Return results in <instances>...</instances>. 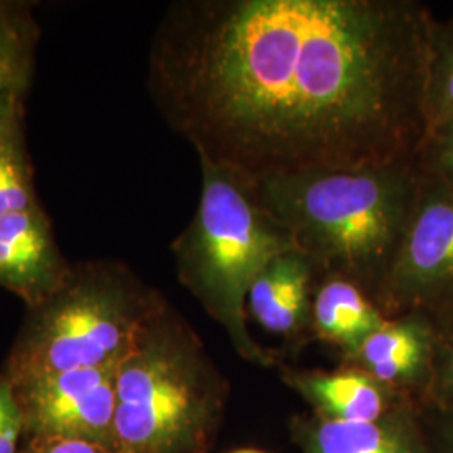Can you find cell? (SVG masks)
<instances>
[{
  "instance_id": "obj_19",
  "label": "cell",
  "mask_w": 453,
  "mask_h": 453,
  "mask_svg": "<svg viewBox=\"0 0 453 453\" xmlns=\"http://www.w3.org/2000/svg\"><path fill=\"white\" fill-rule=\"evenodd\" d=\"M24 425L16 389L7 376L0 378V453H16Z\"/></svg>"
},
{
  "instance_id": "obj_21",
  "label": "cell",
  "mask_w": 453,
  "mask_h": 453,
  "mask_svg": "<svg viewBox=\"0 0 453 453\" xmlns=\"http://www.w3.org/2000/svg\"><path fill=\"white\" fill-rule=\"evenodd\" d=\"M29 453H118L93 441L67 438H41Z\"/></svg>"
},
{
  "instance_id": "obj_15",
  "label": "cell",
  "mask_w": 453,
  "mask_h": 453,
  "mask_svg": "<svg viewBox=\"0 0 453 453\" xmlns=\"http://www.w3.org/2000/svg\"><path fill=\"white\" fill-rule=\"evenodd\" d=\"M425 103L428 130L453 119V16L447 20H432Z\"/></svg>"
},
{
  "instance_id": "obj_13",
  "label": "cell",
  "mask_w": 453,
  "mask_h": 453,
  "mask_svg": "<svg viewBox=\"0 0 453 453\" xmlns=\"http://www.w3.org/2000/svg\"><path fill=\"white\" fill-rule=\"evenodd\" d=\"M388 316L353 280L324 274L312 299L311 334L340 351L341 363L355 357Z\"/></svg>"
},
{
  "instance_id": "obj_18",
  "label": "cell",
  "mask_w": 453,
  "mask_h": 453,
  "mask_svg": "<svg viewBox=\"0 0 453 453\" xmlns=\"http://www.w3.org/2000/svg\"><path fill=\"white\" fill-rule=\"evenodd\" d=\"M415 162L423 175L453 188V119L426 131Z\"/></svg>"
},
{
  "instance_id": "obj_3",
  "label": "cell",
  "mask_w": 453,
  "mask_h": 453,
  "mask_svg": "<svg viewBox=\"0 0 453 453\" xmlns=\"http://www.w3.org/2000/svg\"><path fill=\"white\" fill-rule=\"evenodd\" d=\"M198 160V205L172 243L180 282L224 326L243 359L275 366L274 355L249 331L247 297L260 271L296 245L286 226L262 207L250 180L207 158Z\"/></svg>"
},
{
  "instance_id": "obj_16",
  "label": "cell",
  "mask_w": 453,
  "mask_h": 453,
  "mask_svg": "<svg viewBox=\"0 0 453 453\" xmlns=\"http://www.w3.org/2000/svg\"><path fill=\"white\" fill-rule=\"evenodd\" d=\"M24 136V118L0 136V217L39 203Z\"/></svg>"
},
{
  "instance_id": "obj_9",
  "label": "cell",
  "mask_w": 453,
  "mask_h": 453,
  "mask_svg": "<svg viewBox=\"0 0 453 453\" xmlns=\"http://www.w3.org/2000/svg\"><path fill=\"white\" fill-rule=\"evenodd\" d=\"M69 271L41 203L0 217V288L34 308L65 282Z\"/></svg>"
},
{
  "instance_id": "obj_6",
  "label": "cell",
  "mask_w": 453,
  "mask_h": 453,
  "mask_svg": "<svg viewBox=\"0 0 453 453\" xmlns=\"http://www.w3.org/2000/svg\"><path fill=\"white\" fill-rule=\"evenodd\" d=\"M376 304L388 318L453 309V188L421 172L403 242Z\"/></svg>"
},
{
  "instance_id": "obj_20",
  "label": "cell",
  "mask_w": 453,
  "mask_h": 453,
  "mask_svg": "<svg viewBox=\"0 0 453 453\" xmlns=\"http://www.w3.org/2000/svg\"><path fill=\"white\" fill-rule=\"evenodd\" d=\"M421 420L435 453H453V415L421 406Z\"/></svg>"
},
{
  "instance_id": "obj_5",
  "label": "cell",
  "mask_w": 453,
  "mask_h": 453,
  "mask_svg": "<svg viewBox=\"0 0 453 453\" xmlns=\"http://www.w3.org/2000/svg\"><path fill=\"white\" fill-rule=\"evenodd\" d=\"M163 303L123 262L74 264L65 282L31 308L7 378L119 366Z\"/></svg>"
},
{
  "instance_id": "obj_12",
  "label": "cell",
  "mask_w": 453,
  "mask_h": 453,
  "mask_svg": "<svg viewBox=\"0 0 453 453\" xmlns=\"http://www.w3.org/2000/svg\"><path fill=\"white\" fill-rule=\"evenodd\" d=\"M280 376L312 408V415L324 420H378L396 406L411 402L368 372L348 365H341L334 372L282 368Z\"/></svg>"
},
{
  "instance_id": "obj_8",
  "label": "cell",
  "mask_w": 453,
  "mask_h": 453,
  "mask_svg": "<svg viewBox=\"0 0 453 453\" xmlns=\"http://www.w3.org/2000/svg\"><path fill=\"white\" fill-rule=\"evenodd\" d=\"M437 355V323L423 311H410L388 318L341 365L368 372L381 385L415 402L426 403Z\"/></svg>"
},
{
  "instance_id": "obj_10",
  "label": "cell",
  "mask_w": 453,
  "mask_h": 453,
  "mask_svg": "<svg viewBox=\"0 0 453 453\" xmlns=\"http://www.w3.org/2000/svg\"><path fill=\"white\" fill-rule=\"evenodd\" d=\"M323 277L321 267L294 247L260 271L250 286L247 306L262 329L297 351L312 338V299Z\"/></svg>"
},
{
  "instance_id": "obj_23",
  "label": "cell",
  "mask_w": 453,
  "mask_h": 453,
  "mask_svg": "<svg viewBox=\"0 0 453 453\" xmlns=\"http://www.w3.org/2000/svg\"><path fill=\"white\" fill-rule=\"evenodd\" d=\"M232 453H264L257 450V449H239V450H235V452Z\"/></svg>"
},
{
  "instance_id": "obj_2",
  "label": "cell",
  "mask_w": 453,
  "mask_h": 453,
  "mask_svg": "<svg viewBox=\"0 0 453 453\" xmlns=\"http://www.w3.org/2000/svg\"><path fill=\"white\" fill-rule=\"evenodd\" d=\"M252 185L262 207L324 274L346 277L378 301L418 196L415 158L271 177Z\"/></svg>"
},
{
  "instance_id": "obj_14",
  "label": "cell",
  "mask_w": 453,
  "mask_h": 453,
  "mask_svg": "<svg viewBox=\"0 0 453 453\" xmlns=\"http://www.w3.org/2000/svg\"><path fill=\"white\" fill-rule=\"evenodd\" d=\"M39 29L26 2L0 0V91L26 95Z\"/></svg>"
},
{
  "instance_id": "obj_11",
  "label": "cell",
  "mask_w": 453,
  "mask_h": 453,
  "mask_svg": "<svg viewBox=\"0 0 453 453\" xmlns=\"http://www.w3.org/2000/svg\"><path fill=\"white\" fill-rule=\"evenodd\" d=\"M420 408L405 402L378 420L353 423L296 417L292 438L301 453H435Z\"/></svg>"
},
{
  "instance_id": "obj_4",
  "label": "cell",
  "mask_w": 453,
  "mask_h": 453,
  "mask_svg": "<svg viewBox=\"0 0 453 453\" xmlns=\"http://www.w3.org/2000/svg\"><path fill=\"white\" fill-rule=\"evenodd\" d=\"M226 396L192 327L163 303L116 374L118 453H200Z\"/></svg>"
},
{
  "instance_id": "obj_22",
  "label": "cell",
  "mask_w": 453,
  "mask_h": 453,
  "mask_svg": "<svg viewBox=\"0 0 453 453\" xmlns=\"http://www.w3.org/2000/svg\"><path fill=\"white\" fill-rule=\"evenodd\" d=\"M20 118H24V95L17 91H0V136Z\"/></svg>"
},
{
  "instance_id": "obj_17",
  "label": "cell",
  "mask_w": 453,
  "mask_h": 453,
  "mask_svg": "<svg viewBox=\"0 0 453 453\" xmlns=\"http://www.w3.org/2000/svg\"><path fill=\"white\" fill-rule=\"evenodd\" d=\"M434 318L437 323V355L428 398L423 406L453 415V309Z\"/></svg>"
},
{
  "instance_id": "obj_1",
  "label": "cell",
  "mask_w": 453,
  "mask_h": 453,
  "mask_svg": "<svg viewBox=\"0 0 453 453\" xmlns=\"http://www.w3.org/2000/svg\"><path fill=\"white\" fill-rule=\"evenodd\" d=\"M432 20L415 0H179L148 91L198 157L250 181L411 160Z\"/></svg>"
},
{
  "instance_id": "obj_7",
  "label": "cell",
  "mask_w": 453,
  "mask_h": 453,
  "mask_svg": "<svg viewBox=\"0 0 453 453\" xmlns=\"http://www.w3.org/2000/svg\"><path fill=\"white\" fill-rule=\"evenodd\" d=\"M118 368L11 380L24 423L41 438L84 440L118 452L114 437Z\"/></svg>"
}]
</instances>
